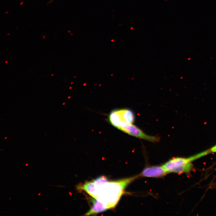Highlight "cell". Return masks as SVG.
<instances>
[{"instance_id": "1", "label": "cell", "mask_w": 216, "mask_h": 216, "mask_svg": "<svg viewBox=\"0 0 216 216\" xmlns=\"http://www.w3.org/2000/svg\"><path fill=\"white\" fill-rule=\"evenodd\" d=\"M138 177L137 176L117 181H108L104 185L96 186L98 193L97 199L106 203L109 209L115 207L126 187Z\"/></svg>"}, {"instance_id": "2", "label": "cell", "mask_w": 216, "mask_h": 216, "mask_svg": "<svg viewBox=\"0 0 216 216\" xmlns=\"http://www.w3.org/2000/svg\"><path fill=\"white\" fill-rule=\"evenodd\" d=\"M208 152V151H207L189 158H173L166 162L163 166L168 173H188L193 168L191 161L207 154Z\"/></svg>"}, {"instance_id": "3", "label": "cell", "mask_w": 216, "mask_h": 216, "mask_svg": "<svg viewBox=\"0 0 216 216\" xmlns=\"http://www.w3.org/2000/svg\"><path fill=\"white\" fill-rule=\"evenodd\" d=\"M135 119V116L133 111L128 108L113 110L107 116L108 122L117 128L123 122L133 124Z\"/></svg>"}, {"instance_id": "4", "label": "cell", "mask_w": 216, "mask_h": 216, "mask_svg": "<svg viewBox=\"0 0 216 216\" xmlns=\"http://www.w3.org/2000/svg\"><path fill=\"white\" fill-rule=\"evenodd\" d=\"M117 128L131 136L145 140L149 142H158L159 140V137L147 135L142 130L134 125L133 124L123 122L120 124Z\"/></svg>"}, {"instance_id": "5", "label": "cell", "mask_w": 216, "mask_h": 216, "mask_svg": "<svg viewBox=\"0 0 216 216\" xmlns=\"http://www.w3.org/2000/svg\"><path fill=\"white\" fill-rule=\"evenodd\" d=\"M168 173L163 166H149L145 168L139 176L149 178H159L163 177Z\"/></svg>"}, {"instance_id": "6", "label": "cell", "mask_w": 216, "mask_h": 216, "mask_svg": "<svg viewBox=\"0 0 216 216\" xmlns=\"http://www.w3.org/2000/svg\"><path fill=\"white\" fill-rule=\"evenodd\" d=\"M109 209H110L109 207L106 203L94 199V200H93V204L91 209L84 215L85 216L95 215L96 214L103 212Z\"/></svg>"}, {"instance_id": "7", "label": "cell", "mask_w": 216, "mask_h": 216, "mask_svg": "<svg viewBox=\"0 0 216 216\" xmlns=\"http://www.w3.org/2000/svg\"><path fill=\"white\" fill-rule=\"evenodd\" d=\"M81 190L87 192L92 197L97 199L98 193L97 187L93 181L86 182L80 187Z\"/></svg>"}, {"instance_id": "8", "label": "cell", "mask_w": 216, "mask_h": 216, "mask_svg": "<svg viewBox=\"0 0 216 216\" xmlns=\"http://www.w3.org/2000/svg\"><path fill=\"white\" fill-rule=\"evenodd\" d=\"M93 181L96 186L104 185L108 182V179L104 176H101V177L97 178Z\"/></svg>"}, {"instance_id": "9", "label": "cell", "mask_w": 216, "mask_h": 216, "mask_svg": "<svg viewBox=\"0 0 216 216\" xmlns=\"http://www.w3.org/2000/svg\"><path fill=\"white\" fill-rule=\"evenodd\" d=\"M209 152H216V145L212 148H211V149L209 150Z\"/></svg>"}, {"instance_id": "10", "label": "cell", "mask_w": 216, "mask_h": 216, "mask_svg": "<svg viewBox=\"0 0 216 216\" xmlns=\"http://www.w3.org/2000/svg\"><path fill=\"white\" fill-rule=\"evenodd\" d=\"M53 0H51V1H50V2H53Z\"/></svg>"}]
</instances>
